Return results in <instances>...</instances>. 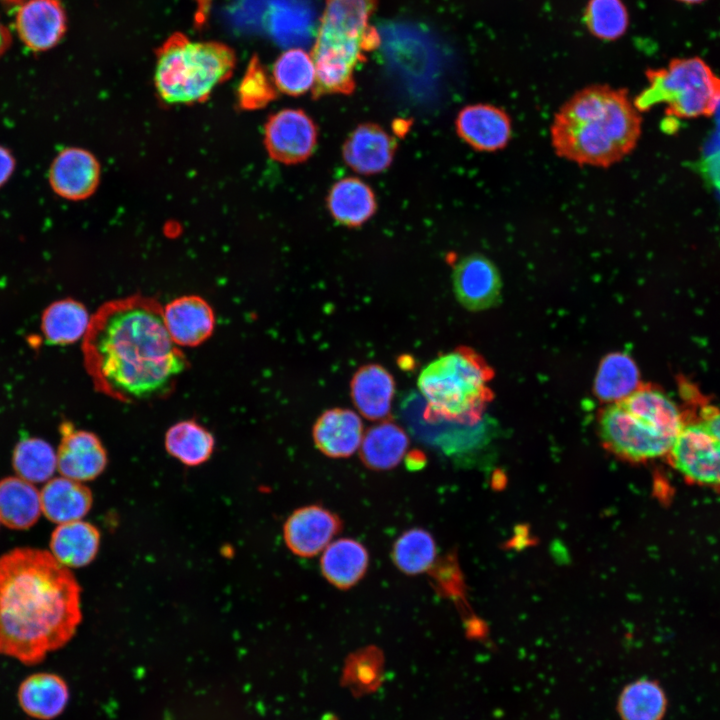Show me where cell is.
<instances>
[{"label":"cell","instance_id":"obj_40","mask_svg":"<svg viewBox=\"0 0 720 720\" xmlns=\"http://www.w3.org/2000/svg\"><path fill=\"white\" fill-rule=\"evenodd\" d=\"M28 0H0V2L9 4V5H21L22 3L26 2Z\"/></svg>","mask_w":720,"mask_h":720},{"label":"cell","instance_id":"obj_31","mask_svg":"<svg viewBox=\"0 0 720 720\" xmlns=\"http://www.w3.org/2000/svg\"><path fill=\"white\" fill-rule=\"evenodd\" d=\"M315 76L311 55L299 47L286 50L273 64V82L280 92L289 96L308 92L314 87Z\"/></svg>","mask_w":720,"mask_h":720},{"label":"cell","instance_id":"obj_1","mask_svg":"<svg viewBox=\"0 0 720 720\" xmlns=\"http://www.w3.org/2000/svg\"><path fill=\"white\" fill-rule=\"evenodd\" d=\"M82 354L95 390L127 404L169 397L189 366L167 331L161 303L140 294L97 309L83 337Z\"/></svg>","mask_w":720,"mask_h":720},{"label":"cell","instance_id":"obj_20","mask_svg":"<svg viewBox=\"0 0 720 720\" xmlns=\"http://www.w3.org/2000/svg\"><path fill=\"white\" fill-rule=\"evenodd\" d=\"M70 693L66 681L55 673L40 672L26 677L17 690L22 711L37 720H52L65 710Z\"/></svg>","mask_w":720,"mask_h":720},{"label":"cell","instance_id":"obj_34","mask_svg":"<svg viewBox=\"0 0 720 720\" xmlns=\"http://www.w3.org/2000/svg\"><path fill=\"white\" fill-rule=\"evenodd\" d=\"M12 464L18 477L31 483L44 482L57 468L56 452L43 439H23L14 449Z\"/></svg>","mask_w":720,"mask_h":720},{"label":"cell","instance_id":"obj_39","mask_svg":"<svg viewBox=\"0 0 720 720\" xmlns=\"http://www.w3.org/2000/svg\"><path fill=\"white\" fill-rule=\"evenodd\" d=\"M12 43V36L8 28L0 20V58L6 53Z\"/></svg>","mask_w":720,"mask_h":720},{"label":"cell","instance_id":"obj_7","mask_svg":"<svg viewBox=\"0 0 720 720\" xmlns=\"http://www.w3.org/2000/svg\"><path fill=\"white\" fill-rule=\"evenodd\" d=\"M235 66L236 54L228 45L192 41L175 32L156 50L154 84L165 103H199L230 78Z\"/></svg>","mask_w":720,"mask_h":720},{"label":"cell","instance_id":"obj_16","mask_svg":"<svg viewBox=\"0 0 720 720\" xmlns=\"http://www.w3.org/2000/svg\"><path fill=\"white\" fill-rule=\"evenodd\" d=\"M453 287L457 300L465 308L478 311L497 303L501 279L497 268L488 258L474 254L456 264Z\"/></svg>","mask_w":720,"mask_h":720},{"label":"cell","instance_id":"obj_3","mask_svg":"<svg viewBox=\"0 0 720 720\" xmlns=\"http://www.w3.org/2000/svg\"><path fill=\"white\" fill-rule=\"evenodd\" d=\"M641 124L640 111L624 90L591 87L574 95L555 115L552 145L565 159L607 167L635 148Z\"/></svg>","mask_w":720,"mask_h":720},{"label":"cell","instance_id":"obj_23","mask_svg":"<svg viewBox=\"0 0 720 720\" xmlns=\"http://www.w3.org/2000/svg\"><path fill=\"white\" fill-rule=\"evenodd\" d=\"M40 501L45 517L59 525L82 519L91 509L93 498L87 486L61 476L44 485Z\"/></svg>","mask_w":720,"mask_h":720},{"label":"cell","instance_id":"obj_19","mask_svg":"<svg viewBox=\"0 0 720 720\" xmlns=\"http://www.w3.org/2000/svg\"><path fill=\"white\" fill-rule=\"evenodd\" d=\"M362 438L361 418L350 409H329L321 414L313 427L315 445L332 458L351 456L361 445Z\"/></svg>","mask_w":720,"mask_h":720},{"label":"cell","instance_id":"obj_4","mask_svg":"<svg viewBox=\"0 0 720 720\" xmlns=\"http://www.w3.org/2000/svg\"><path fill=\"white\" fill-rule=\"evenodd\" d=\"M378 0H325L311 51L315 66L313 97L353 93L355 70L366 53L378 47L379 35L369 25Z\"/></svg>","mask_w":720,"mask_h":720},{"label":"cell","instance_id":"obj_41","mask_svg":"<svg viewBox=\"0 0 720 720\" xmlns=\"http://www.w3.org/2000/svg\"><path fill=\"white\" fill-rule=\"evenodd\" d=\"M678 1L683 2V3H688V4H695V3H700L704 0H678Z\"/></svg>","mask_w":720,"mask_h":720},{"label":"cell","instance_id":"obj_24","mask_svg":"<svg viewBox=\"0 0 720 720\" xmlns=\"http://www.w3.org/2000/svg\"><path fill=\"white\" fill-rule=\"evenodd\" d=\"M327 207L336 222L347 227H359L376 212L373 190L355 177L343 178L330 188Z\"/></svg>","mask_w":720,"mask_h":720},{"label":"cell","instance_id":"obj_12","mask_svg":"<svg viewBox=\"0 0 720 720\" xmlns=\"http://www.w3.org/2000/svg\"><path fill=\"white\" fill-rule=\"evenodd\" d=\"M342 529L337 514L321 505L296 509L283 527L287 547L300 557H313L324 550Z\"/></svg>","mask_w":720,"mask_h":720},{"label":"cell","instance_id":"obj_27","mask_svg":"<svg viewBox=\"0 0 720 720\" xmlns=\"http://www.w3.org/2000/svg\"><path fill=\"white\" fill-rule=\"evenodd\" d=\"M409 445L406 432L391 421L371 427L362 438L360 458L372 470L383 471L396 467Z\"/></svg>","mask_w":720,"mask_h":720},{"label":"cell","instance_id":"obj_32","mask_svg":"<svg viewBox=\"0 0 720 720\" xmlns=\"http://www.w3.org/2000/svg\"><path fill=\"white\" fill-rule=\"evenodd\" d=\"M436 555L437 545L433 536L422 528L406 530L392 548L393 563L407 575H418L428 570Z\"/></svg>","mask_w":720,"mask_h":720},{"label":"cell","instance_id":"obj_26","mask_svg":"<svg viewBox=\"0 0 720 720\" xmlns=\"http://www.w3.org/2000/svg\"><path fill=\"white\" fill-rule=\"evenodd\" d=\"M42 512L40 493L18 476L0 480V522L15 530L32 527Z\"/></svg>","mask_w":720,"mask_h":720},{"label":"cell","instance_id":"obj_28","mask_svg":"<svg viewBox=\"0 0 720 720\" xmlns=\"http://www.w3.org/2000/svg\"><path fill=\"white\" fill-rule=\"evenodd\" d=\"M640 385L635 361L626 353L613 352L601 360L593 390L598 399L610 404L623 400Z\"/></svg>","mask_w":720,"mask_h":720},{"label":"cell","instance_id":"obj_2","mask_svg":"<svg viewBox=\"0 0 720 720\" xmlns=\"http://www.w3.org/2000/svg\"><path fill=\"white\" fill-rule=\"evenodd\" d=\"M81 588L71 571L42 549L0 556V654L35 665L74 636Z\"/></svg>","mask_w":720,"mask_h":720},{"label":"cell","instance_id":"obj_6","mask_svg":"<svg viewBox=\"0 0 720 720\" xmlns=\"http://www.w3.org/2000/svg\"><path fill=\"white\" fill-rule=\"evenodd\" d=\"M492 377L491 367L472 349L459 347L441 354L418 377L424 420L473 425L492 399Z\"/></svg>","mask_w":720,"mask_h":720},{"label":"cell","instance_id":"obj_17","mask_svg":"<svg viewBox=\"0 0 720 720\" xmlns=\"http://www.w3.org/2000/svg\"><path fill=\"white\" fill-rule=\"evenodd\" d=\"M163 317L171 339L180 348L203 344L215 329L214 310L197 295L173 299L163 306Z\"/></svg>","mask_w":720,"mask_h":720},{"label":"cell","instance_id":"obj_38","mask_svg":"<svg viewBox=\"0 0 720 720\" xmlns=\"http://www.w3.org/2000/svg\"><path fill=\"white\" fill-rule=\"evenodd\" d=\"M16 167L13 153L5 146L0 145V187L11 178Z\"/></svg>","mask_w":720,"mask_h":720},{"label":"cell","instance_id":"obj_35","mask_svg":"<svg viewBox=\"0 0 720 720\" xmlns=\"http://www.w3.org/2000/svg\"><path fill=\"white\" fill-rule=\"evenodd\" d=\"M238 103L244 110H257L276 99L277 91L273 79L259 57L254 55L239 83Z\"/></svg>","mask_w":720,"mask_h":720},{"label":"cell","instance_id":"obj_25","mask_svg":"<svg viewBox=\"0 0 720 720\" xmlns=\"http://www.w3.org/2000/svg\"><path fill=\"white\" fill-rule=\"evenodd\" d=\"M100 544L98 529L85 521L59 524L50 539V553L67 568L88 565L96 556Z\"/></svg>","mask_w":720,"mask_h":720},{"label":"cell","instance_id":"obj_36","mask_svg":"<svg viewBox=\"0 0 720 720\" xmlns=\"http://www.w3.org/2000/svg\"><path fill=\"white\" fill-rule=\"evenodd\" d=\"M586 22L594 35L612 40L625 32L628 15L621 0H590Z\"/></svg>","mask_w":720,"mask_h":720},{"label":"cell","instance_id":"obj_30","mask_svg":"<svg viewBox=\"0 0 720 720\" xmlns=\"http://www.w3.org/2000/svg\"><path fill=\"white\" fill-rule=\"evenodd\" d=\"M214 447L212 433L192 419L175 423L165 434L167 452L187 466L205 463L211 457Z\"/></svg>","mask_w":720,"mask_h":720},{"label":"cell","instance_id":"obj_18","mask_svg":"<svg viewBox=\"0 0 720 720\" xmlns=\"http://www.w3.org/2000/svg\"><path fill=\"white\" fill-rule=\"evenodd\" d=\"M397 149L393 136L375 123L358 125L343 144V158L355 172L373 175L391 165Z\"/></svg>","mask_w":720,"mask_h":720},{"label":"cell","instance_id":"obj_5","mask_svg":"<svg viewBox=\"0 0 720 720\" xmlns=\"http://www.w3.org/2000/svg\"><path fill=\"white\" fill-rule=\"evenodd\" d=\"M681 426V409L661 388L641 384L621 401L600 410L604 446L630 462L667 456Z\"/></svg>","mask_w":720,"mask_h":720},{"label":"cell","instance_id":"obj_8","mask_svg":"<svg viewBox=\"0 0 720 720\" xmlns=\"http://www.w3.org/2000/svg\"><path fill=\"white\" fill-rule=\"evenodd\" d=\"M681 426L666 458L688 483L720 491V405L683 376Z\"/></svg>","mask_w":720,"mask_h":720},{"label":"cell","instance_id":"obj_9","mask_svg":"<svg viewBox=\"0 0 720 720\" xmlns=\"http://www.w3.org/2000/svg\"><path fill=\"white\" fill-rule=\"evenodd\" d=\"M648 86L634 104L642 112L664 103L670 116L690 119L713 115L720 106V77L698 57L672 60L647 73Z\"/></svg>","mask_w":720,"mask_h":720},{"label":"cell","instance_id":"obj_10","mask_svg":"<svg viewBox=\"0 0 720 720\" xmlns=\"http://www.w3.org/2000/svg\"><path fill=\"white\" fill-rule=\"evenodd\" d=\"M314 120L301 109H283L272 114L264 127V144L271 158L284 164L306 161L317 145Z\"/></svg>","mask_w":720,"mask_h":720},{"label":"cell","instance_id":"obj_14","mask_svg":"<svg viewBox=\"0 0 720 720\" xmlns=\"http://www.w3.org/2000/svg\"><path fill=\"white\" fill-rule=\"evenodd\" d=\"M15 27L26 47L42 52L60 42L66 32L67 17L59 0H28L19 5Z\"/></svg>","mask_w":720,"mask_h":720},{"label":"cell","instance_id":"obj_13","mask_svg":"<svg viewBox=\"0 0 720 720\" xmlns=\"http://www.w3.org/2000/svg\"><path fill=\"white\" fill-rule=\"evenodd\" d=\"M100 164L89 151L69 147L63 149L52 161L48 181L52 190L67 200H83L90 197L100 181Z\"/></svg>","mask_w":720,"mask_h":720},{"label":"cell","instance_id":"obj_21","mask_svg":"<svg viewBox=\"0 0 720 720\" xmlns=\"http://www.w3.org/2000/svg\"><path fill=\"white\" fill-rule=\"evenodd\" d=\"M395 391L392 375L378 364L362 366L351 381V396L358 411L370 420L388 416Z\"/></svg>","mask_w":720,"mask_h":720},{"label":"cell","instance_id":"obj_29","mask_svg":"<svg viewBox=\"0 0 720 720\" xmlns=\"http://www.w3.org/2000/svg\"><path fill=\"white\" fill-rule=\"evenodd\" d=\"M90 321L91 316L86 307L67 298L58 300L45 309L41 318V330L49 343L72 344L83 339Z\"/></svg>","mask_w":720,"mask_h":720},{"label":"cell","instance_id":"obj_15","mask_svg":"<svg viewBox=\"0 0 720 720\" xmlns=\"http://www.w3.org/2000/svg\"><path fill=\"white\" fill-rule=\"evenodd\" d=\"M455 123L458 136L473 149L482 152L504 148L512 134L508 114L491 104L465 106L459 111Z\"/></svg>","mask_w":720,"mask_h":720},{"label":"cell","instance_id":"obj_11","mask_svg":"<svg viewBox=\"0 0 720 720\" xmlns=\"http://www.w3.org/2000/svg\"><path fill=\"white\" fill-rule=\"evenodd\" d=\"M61 441L56 452L61 476L83 482L98 477L106 468L107 453L99 437L76 429L70 422L60 426Z\"/></svg>","mask_w":720,"mask_h":720},{"label":"cell","instance_id":"obj_33","mask_svg":"<svg viewBox=\"0 0 720 720\" xmlns=\"http://www.w3.org/2000/svg\"><path fill=\"white\" fill-rule=\"evenodd\" d=\"M662 688L652 680H637L624 688L618 710L623 720H661L666 710Z\"/></svg>","mask_w":720,"mask_h":720},{"label":"cell","instance_id":"obj_37","mask_svg":"<svg viewBox=\"0 0 720 720\" xmlns=\"http://www.w3.org/2000/svg\"><path fill=\"white\" fill-rule=\"evenodd\" d=\"M282 16V35L287 43L300 45L309 41L313 10L308 0H290Z\"/></svg>","mask_w":720,"mask_h":720},{"label":"cell","instance_id":"obj_22","mask_svg":"<svg viewBox=\"0 0 720 720\" xmlns=\"http://www.w3.org/2000/svg\"><path fill=\"white\" fill-rule=\"evenodd\" d=\"M368 564L369 554L366 547L351 538H341L330 543L320 559L324 578L342 590L356 585L364 577Z\"/></svg>","mask_w":720,"mask_h":720}]
</instances>
